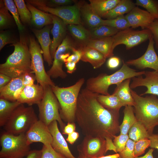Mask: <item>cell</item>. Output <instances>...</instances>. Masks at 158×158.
I'll return each mask as SVG.
<instances>
[{"label": "cell", "instance_id": "3957f363", "mask_svg": "<svg viewBox=\"0 0 158 158\" xmlns=\"http://www.w3.org/2000/svg\"><path fill=\"white\" fill-rule=\"evenodd\" d=\"M123 63L121 67L111 74L102 73L88 79L86 88L95 93L108 95H110L108 89L111 85H116L126 79L142 75L145 73V71L138 72L130 68L123 61Z\"/></svg>", "mask_w": 158, "mask_h": 158}, {"label": "cell", "instance_id": "60d3db41", "mask_svg": "<svg viewBox=\"0 0 158 158\" xmlns=\"http://www.w3.org/2000/svg\"><path fill=\"white\" fill-rule=\"evenodd\" d=\"M150 142L148 138H145L135 143L134 154L135 157H139L143 154L146 150L150 146Z\"/></svg>", "mask_w": 158, "mask_h": 158}, {"label": "cell", "instance_id": "83f0119b", "mask_svg": "<svg viewBox=\"0 0 158 158\" xmlns=\"http://www.w3.org/2000/svg\"><path fill=\"white\" fill-rule=\"evenodd\" d=\"M131 0H120L113 8L106 13L102 18L107 19H113L128 13L135 6Z\"/></svg>", "mask_w": 158, "mask_h": 158}, {"label": "cell", "instance_id": "74e56055", "mask_svg": "<svg viewBox=\"0 0 158 158\" xmlns=\"http://www.w3.org/2000/svg\"><path fill=\"white\" fill-rule=\"evenodd\" d=\"M135 4L145 8L156 20H158V0H136Z\"/></svg>", "mask_w": 158, "mask_h": 158}, {"label": "cell", "instance_id": "f5cc1de1", "mask_svg": "<svg viewBox=\"0 0 158 158\" xmlns=\"http://www.w3.org/2000/svg\"><path fill=\"white\" fill-rule=\"evenodd\" d=\"M12 79L9 76L0 73V88L7 85Z\"/></svg>", "mask_w": 158, "mask_h": 158}, {"label": "cell", "instance_id": "be15d7a7", "mask_svg": "<svg viewBox=\"0 0 158 158\" xmlns=\"http://www.w3.org/2000/svg\"><path fill=\"white\" fill-rule=\"evenodd\" d=\"M157 55H158V54H157Z\"/></svg>", "mask_w": 158, "mask_h": 158}, {"label": "cell", "instance_id": "94428289", "mask_svg": "<svg viewBox=\"0 0 158 158\" xmlns=\"http://www.w3.org/2000/svg\"><path fill=\"white\" fill-rule=\"evenodd\" d=\"M120 155L119 153H116V154L110 155L107 156H103L102 157L96 158H119Z\"/></svg>", "mask_w": 158, "mask_h": 158}, {"label": "cell", "instance_id": "4dcf8cb0", "mask_svg": "<svg viewBox=\"0 0 158 158\" xmlns=\"http://www.w3.org/2000/svg\"><path fill=\"white\" fill-rule=\"evenodd\" d=\"M123 121L120 125V134H128L129 130L137 121L135 116L133 106H126L123 110Z\"/></svg>", "mask_w": 158, "mask_h": 158}, {"label": "cell", "instance_id": "f1b7e54d", "mask_svg": "<svg viewBox=\"0 0 158 158\" xmlns=\"http://www.w3.org/2000/svg\"><path fill=\"white\" fill-rule=\"evenodd\" d=\"M120 0H89L90 4L94 12L101 18L115 7Z\"/></svg>", "mask_w": 158, "mask_h": 158}, {"label": "cell", "instance_id": "30bf717a", "mask_svg": "<svg viewBox=\"0 0 158 158\" xmlns=\"http://www.w3.org/2000/svg\"><path fill=\"white\" fill-rule=\"evenodd\" d=\"M29 48L31 56V69L37 83L43 87L47 85H56L45 71L42 55L43 52L40 46L32 37L29 38Z\"/></svg>", "mask_w": 158, "mask_h": 158}, {"label": "cell", "instance_id": "ba28073f", "mask_svg": "<svg viewBox=\"0 0 158 158\" xmlns=\"http://www.w3.org/2000/svg\"><path fill=\"white\" fill-rule=\"evenodd\" d=\"M44 88V96L37 104L39 111V120L47 126L53 121H56L63 130L66 126L60 115L59 102L51 86L47 85Z\"/></svg>", "mask_w": 158, "mask_h": 158}, {"label": "cell", "instance_id": "4fadbf2b", "mask_svg": "<svg viewBox=\"0 0 158 158\" xmlns=\"http://www.w3.org/2000/svg\"><path fill=\"white\" fill-rule=\"evenodd\" d=\"M73 47L71 40L68 36H66L57 48L54 54L52 66L47 72L50 78L65 79L67 77V75L63 69L64 62L61 59V56L63 53L71 51Z\"/></svg>", "mask_w": 158, "mask_h": 158}, {"label": "cell", "instance_id": "680465c9", "mask_svg": "<svg viewBox=\"0 0 158 158\" xmlns=\"http://www.w3.org/2000/svg\"><path fill=\"white\" fill-rule=\"evenodd\" d=\"M71 51L76 57L75 63H77L80 60H81L82 56V52L81 48L76 49L74 47L73 48Z\"/></svg>", "mask_w": 158, "mask_h": 158}, {"label": "cell", "instance_id": "cb8c5ba5", "mask_svg": "<svg viewBox=\"0 0 158 158\" xmlns=\"http://www.w3.org/2000/svg\"><path fill=\"white\" fill-rule=\"evenodd\" d=\"M80 48L82 52L81 60L89 63L94 68L100 67L105 62L106 58L97 50L85 45Z\"/></svg>", "mask_w": 158, "mask_h": 158}, {"label": "cell", "instance_id": "d6a6232c", "mask_svg": "<svg viewBox=\"0 0 158 158\" xmlns=\"http://www.w3.org/2000/svg\"><path fill=\"white\" fill-rule=\"evenodd\" d=\"M68 28L73 37L78 41L85 45L91 38L90 31L85 28L81 24L68 25Z\"/></svg>", "mask_w": 158, "mask_h": 158}, {"label": "cell", "instance_id": "1f68e13d", "mask_svg": "<svg viewBox=\"0 0 158 158\" xmlns=\"http://www.w3.org/2000/svg\"><path fill=\"white\" fill-rule=\"evenodd\" d=\"M97 98L104 107L111 111L119 112L120 109L123 106L117 96L113 94L108 95L98 94Z\"/></svg>", "mask_w": 158, "mask_h": 158}, {"label": "cell", "instance_id": "836d02e7", "mask_svg": "<svg viewBox=\"0 0 158 158\" xmlns=\"http://www.w3.org/2000/svg\"><path fill=\"white\" fill-rule=\"evenodd\" d=\"M129 138L135 142L145 138H148L150 135L144 125L137 121L130 128L128 132Z\"/></svg>", "mask_w": 158, "mask_h": 158}, {"label": "cell", "instance_id": "ac0fdd59", "mask_svg": "<svg viewBox=\"0 0 158 158\" xmlns=\"http://www.w3.org/2000/svg\"><path fill=\"white\" fill-rule=\"evenodd\" d=\"M132 28L140 27L142 30L147 29L156 19L147 11L135 6L125 15Z\"/></svg>", "mask_w": 158, "mask_h": 158}, {"label": "cell", "instance_id": "bcb514c9", "mask_svg": "<svg viewBox=\"0 0 158 158\" xmlns=\"http://www.w3.org/2000/svg\"><path fill=\"white\" fill-rule=\"evenodd\" d=\"M14 42L8 32H1L0 34V50L6 45L9 44H13Z\"/></svg>", "mask_w": 158, "mask_h": 158}, {"label": "cell", "instance_id": "d6986e66", "mask_svg": "<svg viewBox=\"0 0 158 158\" xmlns=\"http://www.w3.org/2000/svg\"><path fill=\"white\" fill-rule=\"evenodd\" d=\"M48 126L52 137L51 145L53 149L66 158H76L72 154L66 142L60 131L57 121H53Z\"/></svg>", "mask_w": 158, "mask_h": 158}, {"label": "cell", "instance_id": "ab89813d", "mask_svg": "<svg viewBox=\"0 0 158 158\" xmlns=\"http://www.w3.org/2000/svg\"><path fill=\"white\" fill-rule=\"evenodd\" d=\"M6 7L11 13L19 31L22 32L24 27L20 20L17 8L14 2L12 0H3Z\"/></svg>", "mask_w": 158, "mask_h": 158}, {"label": "cell", "instance_id": "6f0895ef", "mask_svg": "<svg viewBox=\"0 0 158 158\" xmlns=\"http://www.w3.org/2000/svg\"><path fill=\"white\" fill-rule=\"evenodd\" d=\"M65 66L67 69V72L72 74L76 69V63L73 62H68L65 63Z\"/></svg>", "mask_w": 158, "mask_h": 158}, {"label": "cell", "instance_id": "6125c7cd", "mask_svg": "<svg viewBox=\"0 0 158 158\" xmlns=\"http://www.w3.org/2000/svg\"><path fill=\"white\" fill-rule=\"evenodd\" d=\"M78 158H85L83 157H81L79 156L78 157Z\"/></svg>", "mask_w": 158, "mask_h": 158}, {"label": "cell", "instance_id": "7a4b0ae2", "mask_svg": "<svg viewBox=\"0 0 158 158\" xmlns=\"http://www.w3.org/2000/svg\"><path fill=\"white\" fill-rule=\"evenodd\" d=\"M28 42L25 37L20 36L19 40L11 45L14 47V51L5 63L0 64V73L12 78L27 73H33Z\"/></svg>", "mask_w": 158, "mask_h": 158}, {"label": "cell", "instance_id": "5bb4252c", "mask_svg": "<svg viewBox=\"0 0 158 158\" xmlns=\"http://www.w3.org/2000/svg\"><path fill=\"white\" fill-rule=\"evenodd\" d=\"M149 40L147 50L142 56L136 59L128 60L125 63L128 66H133L139 69L149 68L158 72V55L154 48L152 36Z\"/></svg>", "mask_w": 158, "mask_h": 158}, {"label": "cell", "instance_id": "7402d4cb", "mask_svg": "<svg viewBox=\"0 0 158 158\" xmlns=\"http://www.w3.org/2000/svg\"><path fill=\"white\" fill-rule=\"evenodd\" d=\"M25 86L23 75L13 78L7 85L0 88V98L11 102L16 101L18 95Z\"/></svg>", "mask_w": 158, "mask_h": 158}, {"label": "cell", "instance_id": "ffe728a7", "mask_svg": "<svg viewBox=\"0 0 158 158\" xmlns=\"http://www.w3.org/2000/svg\"><path fill=\"white\" fill-rule=\"evenodd\" d=\"M53 26L51 32L53 38L50 48V54L54 59L56 50L66 36V25L62 20L56 16L51 14Z\"/></svg>", "mask_w": 158, "mask_h": 158}, {"label": "cell", "instance_id": "ee69618b", "mask_svg": "<svg viewBox=\"0 0 158 158\" xmlns=\"http://www.w3.org/2000/svg\"><path fill=\"white\" fill-rule=\"evenodd\" d=\"M129 139L128 134H120L118 136H114L113 142L116 147L117 152H120L123 150Z\"/></svg>", "mask_w": 158, "mask_h": 158}, {"label": "cell", "instance_id": "9a60e30c", "mask_svg": "<svg viewBox=\"0 0 158 158\" xmlns=\"http://www.w3.org/2000/svg\"><path fill=\"white\" fill-rule=\"evenodd\" d=\"M28 144L30 145L35 142H40L43 145H51L52 136L48 126L39 120L37 121L25 133Z\"/></svg>", "mask_w": 158, "mask_h": 158}, {"label": "cell", "instance_id": "c3c4849f", "mask_svg": "<svg viewBox=\"0 0 158 158\" xmlns=\"http://www.w3.org/2000/svg\"><path fill=\"white\" fill-rule=\"evenodd\" d=\"M23 76L24 84L25 86L34 84V82L36 78L35 75H34L32 73H26L23 75Z\"/></svg>", "mask_w": 158, "mask_h": 158}, {"label": "cell", "instance_id": "9f6ffc18", "mask_svg": "<svg viewBox=\"0 0 158 158\" xmlns=\"http://www.w3.org/2000/svg\"><path fill=\"white\" fill-rule=\"evenodd\" d=\"M41 150H31L26 158H41Z\"/></svg>", "mask_w": 158, "mask_h": 158}, {"label": "cell", "instance_id": "52a82bcc", "mask_svg": "<svg viewBox=\"0 0 158 158\" xmlns=\"http://www.w3.org/2000/svg\"><path fill=\"white\" fill-rule=\"evenodd\" d=\"M0 158H23L31 151L25 133L15 135L5 132L0 138Z\"/></svg>", "mask_w": 158, "mask_h": 158}, {"label": "cell", "instance_id": "e0dca14e", "mask_svg": "<svg viewBox=\"0 0 158 158\" xmlns=\"http://www.w3.org/2000/svg\"><path fill=\"white\" fill-rule=\"evenodd\" d=\"M44 94V87L39 84L25 86L18 95L17 101L21 104H26L29 106L38 104Z\"/></svg>", "mask_w": 158, "mask_h": 158}, {"label": "cell", "instance_id": "f546056e", "mask_svg": "<svg viewBox=\"0 0 158 158\" xmlns=\"http://www.w3.org/2000/svg\"><path fill=\"white\" fill-rule=\"evenodd\" d=\"M21 104L0 98V126L3 127L14 110Z\"/></svg>", "mask_w": 158, "mask_h": 158}, {"label": "cell", "instance_id": "5b68a950", "mask_svg": "<svg viewBox=\"0 0 158 158\" xmlns=\"http://www.w3.org/2000/svg\"><path fill=\"white\" fill-rule=\"evenodd\" d=\"M84 78L79 79L73 85L66 87H51L60 104L59 113L62 119L68 123H74L78 98L84 83Z\"/></svg>", "mask_w": 158, "mask_h": 158}, {"label": "cell", "instance_id": "91938a15", "mask_svg": "<svg viewBox=\"0 0 158 158\" xmlns=\"http://www.w3.org/2000/svg\"><path fill=\"white\" fill-rule=\"evenodd\" d=\"M154 150V149L151 148L149 149L148 152L144 156L140 157H136L134 158H154L153 155Z\"/></svg>", "mask_w": 158, "mask_h": 158}, {"label": "cell", "instance_id": "11a10c76", "mask_svg": "<svg viewBox=\"0 0 158 158\" xmlns=\"http://www.w3.org/2000/svg\"><path fill=\"white\" fill-rule=\"evenodd\" d=\"M68 135L66 140L71 144H73L79 137V133L75 131Z\"/></svg>", "mask_w": 158, "mask_h": 158}, {"label": "cell", "instance_id": "8992f818", "mask_svg": "<svg viewBox=\"0 0 158 158\" xmlns=\"http://www.w3.org/2000/svg\"><path fill=\"white\" fill-rule=\"evenodd\" d=\"M38 118L32 106L21 104L13 111L3 126L5 131L15 135L25 133Z\"/></svg>", "mask_w": 158, "mask_h": 158}, {"label": "cell", "instance_id": "2e32d148", "mask_svg": "<svg viewBox=\"0 0 158 158\" xmlns=\"http://www.w3.org/2000/svg\"><path fill=\"white\" fill-rule=\"evenodd\" d=\"M145 77L142 75L132 79L130 87L132 89L140 86L145 87L147 90L140 95L150 94L158 96V72L155 71H145Z\"/></svg>", "mask_w": 158, "mask_h": 158}, {"label": "cell", "instance_id": "7dc6e473", "mask_svg": "<svg viewBox=\"0 0 158 158\" xmlns=\"http://www.w3.org/2000/svg\"><path fill=\"white\" fill-rule=\"evenodd\" d=\"M120 59L117 57L113 56L109 58L108 59L107 65V67L110 69L116 68L119 65Z\"/></svg>", "mask_w": 158, "mask_h": 158}, {"label": "cell", "instance_id": "7c38bea8", "mask_svg": "<svg viewBox=\"0 0 158 158\" xmlns=\"http://www.w3.org/2000/svg\"><path fill=\"white\" fill-rule=\"evenodd\" d=\"M79 156L85 158H96L105 154L106 141L104 138L85 136L77 146Z\"/></svg>", "mask_w": 158, "mask_h": 158}, {"label": "cell", "instance_id": "e7e4bbea", "mask_svg": "<svg viewBox=\"0 0 158 158\" xmlns=\"http://www.w3.org/2000/svg\"><path fill=\"white\" fill-rule=\"evenodd\" d=\"M119 158H120V157H119Z\"/></svg>", "mask_w": 158, "mask_h": 158}, {"label": "cell", "instance_id": "816d5d0a", "mask_svg": "<svg viewBox=\"0 0 158 158\" xmlns=\"http://www.w3.org/2000/svg\"><path fill=\"white\" fill-rule=\"evenodd\" d=\"M106 141V152L108 150H112L116 153H117L116 148L112 140V139L108 137L105 138Z\"/></svg>", "mask_w": 158, "mask_h": 158}, {"label": "cell", "instance_id": "b9f144b4", "mask_svg": "<svg viewBox=\"0 0 158 158\" xmlns=\"http://www.w3.org/2000/svg\"><path fill=\"white\" fill-rule=\"evenodd\" d=\"M41 158H66L63 155L56 151L51 145H43Z\"/></svg>", "mask_w": 158, "mask_h": 158}, {"label": "cell", "instance_id": "9c48e42d", "mask_svg": "<svg viewBox=\"0 0 158 158\" xmlns=\"http://www.w3.org/2000/svg\"><path fill=\"white\" fill-rule=\"evenodd\" d=\"M26 1L38 9L59 18L66 25L81 24L80 14L79 5H74L53 8L47 6L46 1L30 0Z\"/></svg>", "mask_w": 158, "mask_h": 158}, {"label": "cell", "instance_id": "484cf974", "mask_svg": "<svg viewBox=\"0 0 158 158\" xmlns=\"http://www.w3.org/2000/svg\"><path fill=\"white\" fill-rule=\"evenodd\" d=\"M26 5L31 14V23L37 28H40L53 24L51 14L36 8L26 1Z\"/></svg>", "mask_w": 158, "mask_h": 158}, {"label": "cell", "instance_id": "44dd1931", "mask_svg": "<svg viewBox=\"0 0 158 158\" xmlns=\"http://www.w3.org/2000/svg\"><path fill=\"white\" fill-rule=\"evenodd\" d=\"M50 27L48 25L41 29L34 28L32 29L40 45L44 60L49 66L52 65L53 61L50 51L52 42L50 37Z\"/></svg>", "mask_w": 158, "mask_h": 158}, {"label": "cell", "instance_id": "277c9868", "mask_svg": "<svg viewBox=\"0 0 158 158\" xmlns=\"http://www.w3.org/2000/svg\"><path fill=\"white\" fill-rule=\"evenodd\" d=\"M130 91L134 102L133 107L135 116L150 135L158 126V98L152 95L142 97L131 89Z\"/></svg>", "mask_w": 158, "mask_h": 158}, {"label": "cell", "instance_id": "f6af8a7d", "mask_svg": "<svg viewBox=\"0 0 158 158\" xmlns=\"http://www.w3.org/2000/svg\"><path fill=\"white\" fill-rule=\"evenodd\" d=\"M151 32L155 47L158 49V20H155L148 27Z\"/></svg>", "mask_w": 158, "mask_h": 158}, {"label": "cell", "instance_id": "4316f807", "mask_svg": "<svg viewBox=\"0 0 158 158\" xmlns=\"http://www.w3.org/2000/svg\"><path fill=\"white\" fill-rule=\"evenodd\" d=\"M79 6L80 15L90 27L92 29L102 25L103 19L94 12L90 4Z\"/></svg>", "mask_w": 158, "mask_h": 158}, {"label": "cell", "instance_id": "681fc988", "mask_svg": "<svg viewBox=\"0 0 158 158\" xmlns=\"http://www.w3.org/2000/svg\"><path fill=\"white\" fill-rule=\"evenodd\" d=\"M148 139L150 142V147L152 148L156 149L158 150V134L153 133L149 136Z\"/></svg>", "mask_w": 158, "mask_h": 158}, {"label": "cell", "instance_id": "8fae6325", "mask_svg": "<svg viewBox=\"0 0 158 158\" xmlns=\"http://www.w3.org/2000/svg\"><path fill=\"white\" fill-rule=\"evenodd\" d=\"M152 36L150 31L146 29L136 30L130 28L119 31L113 36V48L119 45L123 44L127 50L130 49L149 40Z\"/></svg>", "mask_w": 158, "mask_h": 158}, {"label": "cell", "instance_id": "8d00e7d4", "mask_svg": "<svg viewBox=\"0 0 158 158\" xmlns=\"http://www.w3.org/2000/svg\"><path fill=\"white\" fill-rule=\"evenodd\" d=\"M102 25L114 28L119 31L125 30L130 27L125 16L124 15L113 19H103Z\"/></svg>", "mask_w": 158, "mask_h": 158}, {"label": "cell", "instance_id": "6da1fadb", "mask_svg": "<svg viewBox=\"0 0 158 158\" xmlns=\"http://www.w3.org/2000/svg\"><path fill=\"white\" fill-rule=\"evenodd\" d=\"M97 94L86 88L81 90L75 121L85 136L113 139L120 132L119 112L104 107L97 100Z\"/></svg>", "mask_w": 158, "mask_h": 158}, {"label": "cell", "instance_id": "f35d334b", "mask_svg": "<svg viewBox=\"0 0 158 158\" xmlns=\"http://www.w3.org/2000/svg\"><path fill=\"white\" fill-rule=\"evenodd\" d=\"M12 17L8 12L3 0L0 1V28L3 29L6 28L11 24Z\"/></svg>", "mask_w": 158, "mask_h": 158}, {"label": "cell", "instance_id": "d4e9b609", "mask_svg": "<svg viewBox=\"0 0 158 158\" xmlns=\"http://www.w3.org/2000/svg\"><path fill=\"white\" fill-rule=\"evenodd\" d=\"M131 78L126 79L116 85L113 94L119 100L123 106H133L134 102L130 87Z\"/></svg>", "mask_w": 158, "mask_h": 158}, {"label": "cell", "instance_id": "e575fe53", "mask_svg": "<svg viewBox=\"0 0 158 158\" xmlns=\"http://www.w3.org/2000/svg\"><path fill=\"white\" fill-rule=\"evenodd\" d=\"M119 31L114 28L102 25L92 29L90 32L92 39H97L113 37Z\"/></svg>", "mask_w": 158, "mask_h": 158}, {"label": "cell", "instance_id": "603a6c76", "mask_svg": "<svg viewBox=\"0 0 158 158\" xmlns=\"http://www.w3.org/2000/svg\"><path fill=\"white\" fill-rule=\"evenodd\" d=\"M114 40L112 37L100 38L91 39L85 45L98 51L107 58L114 55Z\"/></svg>", "mask_w": 158, "mask_h": 158}, {"label": "cell", "instance_id": "db71d44e", "mask_svg": "<svg viewBox=\"0 0 158 158\" xmlns=\"http://www.w3.org/2000/svg\"><path fill=\"white\" fill-rule=\"evenodd\" d=\"M75 125L74 123H68L67 125L66 126L63 130V134L68 135L75 130Z\"/></svg>", "mask_w": 158, "mask_h": 158}, {"label": "cell", "instance_id": "d590c367", "mask_svg": "<svg viewBox=\"0 0 158 158\" xmlns=\"http://www.w3.org/2000/svg\"><path fill=\"white\" fill-rule=\"evenodd\" d=\"M21 22L29 24L31 21V14L23 0H14Z\"/></svg>", "mask_w": 158, "mask_h": 158}, {"label": "cell", "instance_id": "7bdbcfd3", "mask_svg": "<svg viewBox=\"0 0 158 158\" xmlns=\"http://www.w3.org/2000/svg\"><path fill=\"white\" fill-rule=\"evenodd\" d=\"M135 142L129 139L121 152H119L120 158H134V147Z\"/></svg>", "mask_w": 158, "mask_h": 158}, {"label": "cell", "instance_id": "f907efd6", "mask_svg": "<svg viewBox=\"0 0 158 158\" xmlns=\"http://www.w3.org/2000/svg\"><path fill=\"white\" fill-rule=\"evenodd\" d=\"M49 2L50 4L54 5L64 6L72 4L74 1L72 0H51Z\"/></svg>", "mask_w": 158, "mask_h": 158}]
</instances>
